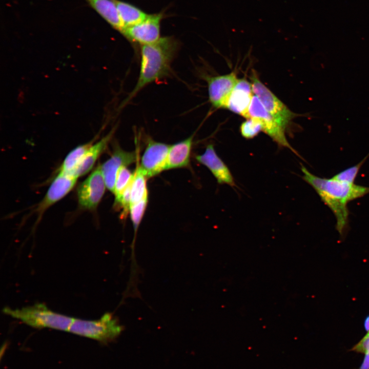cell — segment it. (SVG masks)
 I'll use <instances>...</instances> for the list:
<instances>
[{
	"label": "cell",
	"mask_w": 369,
	"mask_h": 369,
	"mask_svg": "<svg viewBox=\"0 0 369 369\" xmlns=\"http://www.w3.org/2000/svg\"><path fill=\"white\" fill-rule=\"evenodd\" d=\"M303 179L315 190L336 218V229L342 234L347 226V203L369 193V187L349 183L334 179L319 177L301 164Z\"/></svg>",
	"instance_id": "6da1fadb"
},
{
	"label": "cell",
	"mask_w": 369,
	"mask_h": 369,
	"mask_svg": "<svg viewBox=\"0 0 369 369\" xmlns=\"http://www.w3.org/2000/svg\"><path fill=\"white\" fill-rule=\"evenodd\" d=\"M179 47V42L172 36L161 37L155 43L140 46L139 76L134 88L122 102L121 107L127 105L147 86L169 75L171 64Z\"/></svg>",
	"instance_id": "7a4b0ae2"
},
{
	"label": "cell",
	"mask_w": 369,
	"mask_h": 369,
	"mask_svg": "<svg viewBox=\"0 0 369 369\" xmlns=\"http://www.w3.org/2000/svg\"><path fill=\"white\" fill-rule=\"evenodd\" d=\"M3 312L36 328L48 327L69 331L74 320L72 317L53 312L42 303L20 309L5 308Z\"/></svg>",
	"instance_id": "3957f363"
},
{
	"label": "cell",
	"mask_w": 369,
	"mask_h": 369,
	"mask_svg": "<svg viewBox=\"0 0 369 369\" xmlns=\"http://www.w3.org/2000/svg\"><path fill=\"white\" fill-rule=\"evenodd\" d=\"M122 330V326L112 314L106 313L97 320L74 318L69 332L105 343L116 338Z\"/></svg>",
	"instance_id": "277c9868"
},
{
	"label": "cell",
	"mask_w": 369,
	"mask_h": 369,
	"mask_svg": "<svg viewBox=\"0 0 369 369\" xmlns=\"http://www.w3.org/2000/svg\"><path fill=\"white\" fill-rule=\"evenodd\" d=\"M251 79L253 91L266 110L275 118L278 123L286 130L292 120L299 114L292 112L259 79L253 70Z\"/></svg>",
	"instance_id": "5b68a950"
},
{
	"label": "cell",
	"mask_w": 369,
	"mask_h": 369,
	"mask_svg": "<svg viewBox=\"0 0 369 369\" xmlns=\"http://www.w3.org/2000/svg\"><path fill=\"white\" fill-rule=\"evenodd\" d=\"M106 188L101 166L99 165L78 186L77 194L79 206L86 210H95L105 194Z\"/></svg>",
	"instance_id": "8992f818"
},
{
	"label": "cell",
	"mask_w": 369,
	"mask_h": 369,
	"mask_svg": "<svg viewBox=\"0 0 369 369\" xmlns=\"http://www.w3.org/2000/svg\"><path fill=\"white\" fill-rule=\"evenodd\" d=\"M253 117L259 120L263 127V132L270 137L279 147L288 148L298 155L292 147L285 136V130L266 110L259 98L254 95L248 110V118Z\"/></svg>",
	"instance_id": "52a82bcc"
},
{
	"label": "cell",
	"mask_w": 369,
	"mask_h": 369,
	"mask_svg": "<svg viewBox=\"0 0 369 369\" xmlns=\"http://www.w3.org/2000/svg\"><path fill=\"white\" fill-rule=\"evenodd\" d=\"M164 17L163 12L148 14L140 23L125 28L121 34L131 42L139 45L153 44L160 38V24Z\"/></svg>",
	"instance_id": "ba28073f"
},
{
	"label": "cell",
	"mask_w": 369,
	"mask_h": 369,
	"mask_svg": "<svg viewBox=\"0 0 369 369\" xmlns=\"http://www.w3.org/2000/svg\"><path fill=\"white\" fill-rule=\"evenodd\" d=\"M170 145L148 139L139 166L148 178L166 170Z\"/></svg>",
	"instance_id": "9c48e42d"
},
{
	"label": "cell",
	"mask_w": 369,
	"mask_h": 369,
	"mask_svg": "<svg viewBox=\"0 0 369 369\" xmlns=\"http://www.w3.org/2000/svg\"><path fill=\"white\" fill-rule=\"evenodd\" d=\"M204 78L208 84L209 99L212 106L225 108L228 99L238 79L236 73L233 71L227 74L205 76Z\"/></svg>",
	"instance_id": "30bf717a"
},
{
	"label": "cell",
	"mask_w": 369,
	"mask_h": 369,
	"mask_svg": "<svg viewBox=\"0 0 369 369\" xmlns=\"http://www.w3.org/2000/svg\"><path fill=\"white\" fill-rule=\"evenodd\" d=\"M136 152L126 151L118 146L115 147L110 157L100 165L106 187L112 193L116 176L120 168L128 167L138 160Z\"/></svg>",
	"instance_id": "8fae6325"
},
{
	"label": "cell",
	"mask_w": 369,
	"mask_h": 369,
	"mask_svg": "<svg viewBox=\"0 0 369 369\" xmlns=\"http://www.w3.org/2000/svg\"><path fill=\"white\" fill-rule=\"evenodd\" d=\"M77 178L74 175L59 172L38 204L36 209L38 214L42 216L49 208L68 194L75 186Z\"/></svg>",
	"instance_id": "7c38bea8"
},
{
	"label": "cell",
	"mask_w": 369,
	"mask_h": 369,
	"mask_svg": "<svg viewBox=\"0 0 369 369\" xmlns=\"http://www.w3.org/2000/svg\"><path fill=\"white\" fill-rule=\"evenodd\" d=\"M195 159L210 171L219 184L236 186L230 169L217 155L213 144L208 145L204 152L196 155Z\"/></svg>",
	"instance_id": "4fadbf2b"
},
{
	"label": "cell",
	"mask_w": 369,
	"mask_h": 369,
	"mask_svg": "<svg viewBox=\"0 0 369 369\" xmlns=\"http://www.w3.org/2000/svg\"><path fill=\"white\" fill-rule=\"evenodd\" d=\"M253 94L252 83L245 78H238L228 99L225 108L248 118Z\"/></svg>",
	"instance_id": "5bb4252c"
},
{
	"label": "cell",
	"mask_w": 369,
	"mask_h": 369,
	"mask_svg": "<svg viewBox=\"0 0 369 369\" xmlns=\"http://www.w3.org/2000/svg\"><path fill=\"white\" fill-rule=\"evenodd\" d=\"M194 135L170 145L166 170L185 168L189 166L193 147Z\"/></svg>",
	"instance_id": "9a60e30c"
},
{
	"label": "cell",
	"mask_w": 369,
	"mask_h": 369,
	"mask_svg": "<svg viewBox=\"0 0 369 369\" xmlns=\"http://www.w3.org/2000/svg\"><path fill=\"white\" fill-rule=\"evenodd\" d=\"M115 130L112 129L98 141L92 144L73 175L77 178L88 173L93 167L97 160L107 148Z\"/></svg>",
	"instance_id": "2e32d148"
},
{
	"label": "cell",
	"mask_w": 369,
	"mask_h": 369,
	"mask_svg": "<svg viewBox=\"0 0 369 369\" xmlns=\"http://www.w3.org/2000/svg\"><path fill=\"white\" fill-rule=\"evenodd\" d=\"M86 1L113 28L121 33L124 26L117 7L112 0Z\"/></svg>",
	"instance_id": "e0dca14e"
},
{
	"label": "cell",
	"mask_w": 369,
	"mask_h": 369,
	"mask_svg": "<svg viewBox=\"0 0 369 369\" xmlns=\"http://www.w3.org/2000/svg\"><path fill=\"white\" fill-rule=\"evenodd\" d=\"M112 1L118 10L124 29L140 23L148 15L139 8L128 3L119 0Z\"/></svg>",
	"instance_id": "ac0fdd59"
},
{
	"label": "cell",
	"mask_w": 369,
	"mask_h": 369,
	"mask_svg": "<svg viewBox=\"0 0 369 369\" xmlns=\"http://www.w3.org/2000/svg\"><path fill=\"white\" fill-rule=\"evenodd\" d=\"M147 178L148 177L141 169L138 160L130 185V205L148 198Z\"/></svg>",
	"instance_id": "d6986e66"
},
{
	"label": "cell",
	"mask_w": 369,
	"mask_h": 369,
	"mask_svg": "<svg viewBox=\"0 0 369 369\" xmlns=\"http://www.w3.org/2000/svg\"><path fill=\"white\" fill-rule=\"evenodd\" d=\"M92 144L91 141L81 145L71 151L63 161L59 172L73 175Z\"/></svg>",
	"instance_id": "ffe728a7"
},
{
	"label": "cell",
	"mask_w": 369,
	"mask_h": 369,
	"mask_svg": "<svg viewBox=\"0 0 369 369\" xmlns=\"http://www.w3.org/2000/svg\"><path fill=\"white\" fill-rule=\"evenodd\" d=\"M134 173H132L127 167H122L117 173L113 194L115 196V203L117 204L124 192L131 184Z\"/></svg>",
	"instance_id": "44dd1931"
},
{
	"label": "cell",
	"mask_w": 369,
	"mask_h": 369,
	"mask_svg": "<svg viewBox=\"0 0 369 369\" xmlns=\"http://www.w3.org/2000/svg\"><path fill=\"white\" fill-rule=\"evenodd\" d=\"M148 202V198H146L139 202L131 204L130 206L129 213L130 215V218L132 222L134 231V237L132 245V258L133 256L134 255V250L133 248L134 247V244L135 243L136 235L140 223L144 215L147 206Z\"/></svg>",
	"instance_id": "7402d4cb"
},
{
	"label": "cell",
	"mask_w": 369,
	"mask_h": 369,
	"mask_svg": "<svg viewBox=\"0 0 369 369\" xmlns=\"http://www.w3.org/2000/svg\"><path fill=\"white\" fill-rule=\"evenodd\" d=\"M263 132V127L261 121L256 118L249 117L243 121L240 126V132L243 137L250 139L257 136Z\"/></svg>",
	"instance_id": "603a6c76"
},
{
	"label": "cell",
	"mask_w": 369,
	"mask_h": 369,
	"mask_svg": "<svg viewBox=\"0 0 369 369\" xmlns=\"http://www.w3.org/2000/svg\"><path fill=\"white\" fill-rule=\"evenodd\" d=\"M367 157L368 155L358 163L339 172L333 178L340 181L354 183L361 167Z\"/></svg>",
	"instance_id": "cb8c5ba5"
},
{
	"label": "cell",
	"mask_w": 369,
	"mask_h": 369,
	"mask_svg": "<svg viewBox=\"0 0 369 369\" xmlns=\"http://www.w3.org/2000/svg\"><path fill=\"white\" fill-rule=\"evenodd\" d=\"M364 324L365 330L369 331V316L365 318Z\"/></svg>",
	"instance_id": "d4e9b609"
}]
</instances>
